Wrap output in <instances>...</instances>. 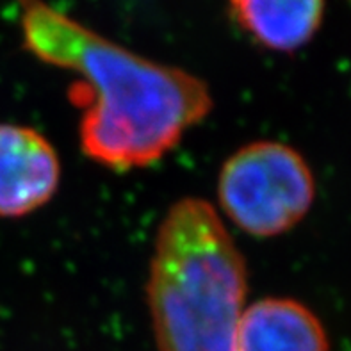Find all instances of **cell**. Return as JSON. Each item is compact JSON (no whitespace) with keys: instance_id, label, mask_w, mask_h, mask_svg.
<instances>
[{"instance_id":"6da1fadb","label":"cell","mask_w":351,"mask_h":351,"mask_svg":"<svg viewBox=\"0 0 351 351\" xmlns=\"http://www.w3.org/2000/svg\"><path fill=\"white\" fill-rule=\"evenodd\" d=\"M18 2L25 49L79 75L70 97L82 109L80 148L98 165L114 171L150 166L213 109L198 77L130 52L45 0Z\"/></svg>"},{"instance_id":"7a4b0ae2","label":"cell","mask_w":351,"mask_h":351,"mask_svg":"<svg viewBox=\"0 0 351 351\" xmlns=\"http://www.w3.org/2000/svg\"><path fill=\"white\" fill-rule=\"evenodd\" d=\"M248 275L209 202L182 198L157 230L147 302L159 351H237Z\"/></svg>"},{"instance_id":"3957f363","label":"cell","mask_w":351,"mask_h":351,"mask_svg":"<svg viewBox=\"0 0 351 351\" xmlns=\"http://www.w3.org/2000/svg\"><path fill=\"white\" fill-rule=\"evenodd\" d=\"M314 196L307 160L284 143H250L219 169V207L248 236L276 237L289 232L307 216Z\"/></svg>"},{"instance_id":"277c9868","label":"cell","mask_w":351,"mask_h":351,"mask_svg":"<svg viewBox=\"0 0 351 351\" xmlns=\"http://www.w3.org/2000/svg\"><path fill=\"white\" fill-rule=\"evenodd\" d=\"M61 162L52 143L25 125L0 123V218H23L52 200Z\"/></svg>"},{"instance_id":"5b68a950","label":"cell","mask_w":351,"mask_h":351,"mask_svg":"<svg viewBox=\"0 0 351 351\" xmlns=\"http://www.w3.org/2000/svg\"><path fill=\"white\" fill-rule=\"evenodd\" d=\"M237 351H330L319 317L291 298H264L245 308Z\"/></svg>"},{"instance_id":"8992f818","label":"cell","mask_w":351,"mask_h":351,"mask_svg":"<svg viewBox=\"0 0 351 351\" xmlns=\"http://www.w3.org/2000/svg\"><path fill=\"white\" fill-rule=\"evenodd\" d=\"M241 29L276 52H294L307 45L319 29L323 0H230Z\"/></svg>"}]
</instances>
